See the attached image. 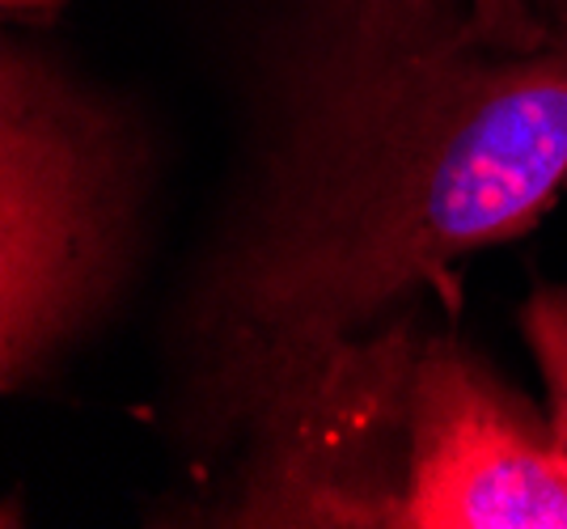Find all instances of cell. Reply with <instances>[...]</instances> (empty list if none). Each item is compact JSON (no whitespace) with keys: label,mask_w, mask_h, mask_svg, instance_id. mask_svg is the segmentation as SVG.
I'll return each instance as SVG.
<instances>
[{"label":"cell","mask_w":567,"mask_h":529,"mask_svg":"<svg viewBox=\"0 0 567 529\" xmlns=\"http://www.w3.org/2000/svg\"><path fill=\"white\" fill-rule=\"evenodd\" d=\"M9 13H48L55 4H64V0H0Z\"/></svg>","instance_id":"6"},{"label":"cell","mask_w":567,"mask_h":529,"mask_svg":"<svg viewBox=\"0 0 567 529\" xmlns=\"http://www.w3.org/2000/svg\"><path fill=\"white\" fill-rule=\"evenodd\" d=\"M406 326L355 343L250 440L234 526H399L406 475Z\"/></svg>","instance_id":"3"},{"label":"cell","mask_w":567,"mask_h":529,"mask_svg":"<svg viewBox=\"0 0 567 529\" xmlns=\"http://www.w3.org/2000/svg\"><path fill=\"white\" fill-rule=\"evenodd\" d=\"M564 183L567 13L301 0L267 55L246 183L174 318L178 433L255 440Z\"/></svg>","instance_id":"1"},{"label":"cell","mask_w":567,"mask_h":529,"mask_svg":"<svg viewBox=\"0 0 567 529\" xmlns=\"http://www.w3.org/2000/svg\"><path fill=\"white\" fill-rule=\"evenodd\" d=\"M520 331L550 390V440L567 466V284L534 292L520 310Z\"/></svg>","instance_id":"5"},{"label":"cell","mask_w":567,"mask_h":529,"mask_svg":"<svg viewBox=\"0 0 567 529\" xmlns=\"http://www.w3.org/2000/svg\"><path fill=\"white\" fill-rule=\"evenodd\" d=\"M399 529H567L550 424L450 339L411 361Z\"/></svg>","instance_id":"4"},{"label":"cell","mask_w":567,"mask_h":529,"mask_svg":"<svg viewBox=\"0 0 567 529\" xmlns=\"http://www.w3.org/2000/svg\"><path fill=\"white\" fill-rule=\"evenodd\" d=\"M127 120L48 55L0 73V377L22 390L94 322L127 267L141 191Z\"/></svg>","instance_id":"2"}]
</instances>
